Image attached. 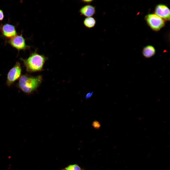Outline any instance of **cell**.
Listing matches in <instances>:
<instances>
[{"mask_svg": "<svg viewBox=\"0 0 170 170\" xmlns=\"http://www.w3.org/2000/svg\"><path fill=\"white\" fill-rule=\"evenodd\" d=\"M93 1V0H82L81 1V2H82L84 3H86L87 4H90Z\"/></svg>", "mask_w": 170, "mask_h": 170, "instance_id": "cell-14", "label": "cell"}, {"mask_svg": "<svg viewBox=\"0 0 170 170\" xmlns=\"http://www.w3.org/2000/svg\"><path fill=\"white\" fill-rule=\"evenodd\" d=\"M79 12L81 15L86 17H92L96 13L95 7L88 4L82 7L80 9Z\"/></svg>", "mask_w": 170, "mask_h": 170, "instance_id": "cell-7", "label": "cell"}, {"mask_svg": "<svg viewBox=\"0 0 170 170\" xmlns=\"http://www.w3.org/2000/svg\"><path fill=\"white\" fill-rule=\"evenodd\" d=\"M4 17L3 12L2 10L0 9V21L2 20L3 19Z\"/></svg>", "mask_w": 170, "mask_h": 170, "instance_id": "cell-15", "label": "cell"}, {"mask_svg": "<svg viewBox=\"0 0 170 170\" xmlns=\"http://www.w3.org/2000/svg\"><path fill=\"white\" fill-rule=\"evenodd\" d=\"M65 170H81V169L78 165L75 164L68 166L66 168Z\"/></svg>", "mask_w": 170, "mask_h": 170, "instance_id": "cell-11", "label": "cell"}, {"mask_svg": "<svg viewBox=\"0 0 170 170\" xmlns=\"http://www.w3.org/2000/svg\"><path fill=\"white\" fill-rule=\"evenodd\" d=\"M21 71V64L17 62L8 73L6 81L8 86H10L20 77Z\"/></svg>", "mask_w": 170, "mask_h": 170, "instance_id": "cell-4", "label": "cell"}, {"mask_svg": "<svg viewBox=\"0 0 170 170\" xmlns=\"http://www.w3.org/2000/svg\"><path fill=\"white\" fill-rule=\"evenodd\" d=\"M145 19L149 26L154 30H159L164 26L163 19L156 14H148L146 16Z\"/></svg>", "mask_w": 170, "mask_h": 170, "instance_id": "cell-3", "label": "cell"}, {"mask_svg": "<svg viewBox=\"0 0 170 170\" xmlns=\"http://www.w3.org/2000/svg\"><path fill=\"white\" fill-rule=\"evenodd\" d=\"M47 59L43 55L34 52L31 54L28 58L21 59L26 70L29 72H33L41 70Z\"/></svg>", "mask_w": 170, "mask_h": 170, "instance_id": "cell-2", "label": "cell"}, {"mask_svg": "<svg viewBox=\"0 0 170 170\" xmlns=\"http://www.w3.org/2000/svg\"><path fill=\"white\" fill-rule=\"evenodd\" d=\"M42 80L41 76H32L23 75L20 77L18 85L19 88L24 92L30 94L37 88Z\"/></svg>", "mask_w": 170, "mask_h": 170, "instance_id": "cell-1", "label": "cell"}, {"mask_svg": "<svg viewBox=\"0 0 170 170\" xmlns=\"http://www.w3.org/2000/svg\"><path fill=\"white\" fill-rule=\"evenodd\" d=\"M96 23L95 19L92 17L85 18L83 21V24L86 28L91 29L94 27Z\"/></svg>", "mask_w": 170, "mask_h": 170, "instance_id": "cell-10", "label": "cell"}, {"mask_svg": "<svg viewBox=\"0 0 170 170\" xmlns=\"http://www.w3.org/2000/svg\"><path fill=\"white\" fill-rule=\"evenodd\" d=\"M4 35L8 38H12L16 35L17 33L14 27L8 24L4 25L2 28Z\"/></svg>", "mask_w": 170, "mask_h": 170, "instance_id": "cell-8", "label": "cell"}, {"mask_svg": "<svg viewBox=\"0 0 170 170\" xmlns=\"http://www.w3.org/2000/svg\"><path fill=\"white\" fill-rule=\"evenodd\" d=\"M155 50L152 46L148 45L144 48L142 53L146 58H149L154 56L155 53Z\"/></svg>", "mask_w": 170, "mask_h": 170, "instance_id": "cell-9", "label": "cell"}, {"mask_svg": "<svg viewBox=\"0 0 170 170\" xmlns=\"http://www.w3.org/2000/svg\"><path fill=\"white\" fill-rule=\"evenodd\" d=\"M9 42L13 47L18 50H24L27 47L25 39L21 36H16L12 38Z\"/></svg>", "mask_w": 170, "mask_h": 170, "instance_id": "cell-5", "label": "cell"}, {"mask_svg": "<svg viewBox=\"0 0 170 170\" xmlns=\"http://www.w3.org/2000/svg\"><path fill=\"white\" fill-rule=\"evenodd\" d=\"M94 93V91H92L87 93L85 96V99L86 100L91 97Z\"/></svg>", "mask_w": 170, "mask_h": 170, "instance_id": "cell-13", "label": "cell"}, {"mask_svg": "<svg viewBox=\"0 0 170 170\" xmlns=\"http://www.w3.org/2000/svg\"><path fill=\"white\" fill-rule=\"evenodd\" d=\"M155 13L161 17L166 20H170V10L166 6L163 4L158 5L155 8Z\"/></svg>", "mask_w": 170, "mask_h": 170, "instance_id": "cell-6", "label": "cell"}, {"mask_svg": "<svg viewBox=\"0 0 170 170\" xmlns=\"http://www.w3.org/2000/svg\"><path fill=\"white\" fill-rule=\"evenodd\" d=\"M92 125L94 128L96 129H99L101 126L99 123L96 120L94 121L93 122Z\"/></svg>", "mask_w": 170, "mask_h": 170, "instance_id": "cell-12", "label": "cell"}]
</instances>
